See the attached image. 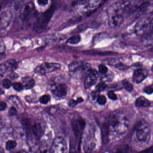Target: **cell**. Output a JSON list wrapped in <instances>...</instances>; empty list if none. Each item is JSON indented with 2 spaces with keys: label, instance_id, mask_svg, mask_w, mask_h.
<instances>
[{
  "label": "cell",
  "instance_id": "6da1fadb",
  "mask_svg": "<svg viewBox=\"0 0 153 153\" xmlns=\"http://www.w3.org/2000/svg\"><path fill=\"white\" fill-rule=\"evenodd\" d=\"M108 127H111V129L119 135L124 134L128 129V120L120 114L116 113L112 114L106 123Z\"/></svg>",
  "mask_w": 153,
  "mask_h": 153
},
{
  "label": "cell",
  "instance_id": "7a4b0ae2",
  "mask_svg": "<svg viewBox=\"0 0 153 153\" xmlns=\"http://www.w3.org/2000/svg\"><path fill=\"white\" fill-rule=\"evenodd\" d=\"M68 70L71 76L81 79L91 70V65L85 62L74 61L69 65Z\"/></svg>",
  "mask_w": 153,
  "mask_h": 153
},
{
  "label": "cell",
  "instance_id": "3957f363",
  "mask_svg": "<svg viewBox=\"0 0 153 153\" xmlns=\"http://www.w3.org/2000/svg\"><path fill=\"white\" fill-rule=\"evenodd\" d=\"M136 136L139 141L147 142L150 138V128L148 123L144 120L140 121L136 126Z\"/></svg>",
  "mask_w": 153,
  "mask_h": 153
},
{
  "label": "cell",
  "instance_id": "277c9868",
  "mask_svg": "<svg viewBox=\"0 0 153 153\" xmlns=\"http://www.w3.org/2000/svg\"><path fill=\"white\" fill-rule=\"evenodd\" d=\"M55 10V6L52 5L50 8L42 14L35 24L34 28L37 32L44 29L50 22Z\"/></svg>",
  "mask_w": 153,
  "mask_h": 153
},
{
  "label": "cell",
  "instance_id": "5b68a950",
  "mask_svg": "<svg viewBox=\"0 0 153 153\" xmlns=\"http://www.w3.org/2000/svg\"><path fill=\"white\" fill-rule=\"evenodd\" d=\"M134 31L138 36H143L152 32V18H144L140 20L135 25Z\"/></svg>",
  "mask_w": 153,
  "mask_h": 153
},
{
  "label": "cell",
  "instance_id": "8992f818",
  "mask_svg": "<svg viewBox=\"0 0 153 153\" xmlns=\"http://www.w3.org/2000/svg\"><path fill=\"white\" fill-rule=\"evenodd\" d=\"M129 1H119L113 3L107 9V12L109 16L114 15H121L129 7Z\"/></svg>",
  "mask_w": 153,
  "mask_h": 153
},
{
  "label": "cell",
  "instance_id": "52a82bcc",
  "mask_svg": "<svg viewBox=\"0 0 153 153\" xmlns=\"http://www.w3.org/2000/svg\"><path fill=\"white\" fill-rule=\"evenodd\" d=\"M68 145L62 137H56L51 147V153H68Z\"/></svg>",
  "mask_w": 153,
  "mask_h": 153
},
{
  "label": "cell",
  "instance_id": "ba28073f",
  "mask_svg": "<svg viewBox=\"0 0 153 153\" xmlns=\"http://www.w3.org/2000/svg\"><path fill=\"white\" fill-rule=\"evenodd\" d=\"M44 128L43 125L39 122H35L29 125L28 133L29 137H33L34 140H37L43 135Z\"/></svg>",
  "mask_w": 153,
  "mask_h": 153
},
{
  "label": "cell",
  "instance_id": "9c48e42d",
  "mask_svg": "<svg viewBox=\"0 0 153 153\" xmlns=\"http://www.w3.org/2000/svg\"><path fill=\"white\" fill-rule=\"evenodd\" d=\"M61 66L57 63L45 62L37 66L35 70L36 73L39 75H43L59 69Z\"/></svg>",
  "mask_w": 153,
  "mask_h": 153
},
{
  "label": "cell",
  "instance_id": "30bf717a",
  "mask_svg": "<svg viewBox=\"0 0 153 153\" xmlns=\"http://www.w3.org/2000/svg\"><path fill=\"white\" fill-rule=\"evenodd\" d=\"M98 74L95 70L91 69L87 74L84 81V87L86 89L89 88L94 85L97 81Z\"/></svg>",
  "mask_w": 153,
  "mask_h": 153
},
{
  "label": "cell",
  "instance_id": "8fae6325",
  "mask_svg": "<svg viewBox=\"0 0 153 153\" xmlns=\"http://www.w3.org/2000/svg\"><path fill=\"white\" fill-rule=\"evenodd\" d=\"M34 10V5L32 1L25 3L21 8L19 17L22 20H25L33 13Z\"/></svg>",
  "mask_w": 153,
  "mask_h": 153
},
{
  "label": "cell",
  "instance_id": "7c38bea8",
  "mask_svg": "<svg viewBox=\"0 0 153 153\" xmlns=\"http://www.w3.org/2000/svg\"><path fill=\"white\" fill-rule=\"evenodd\" d=\"M52 92L56 96L62 97L67 94V87L63 84H55L51 87Z\"/></svg>",
  "mask_w": 153,
  "mask_h": 153
},
{
  "label": "cell",
  "instance_id": "4fadbf2b",
  "mask_svg": "<svg viewBox=\"0 0 153 153\" xmlns=\"http://www.w3.org/2000/svg\"><path fill=\"white\" fill-rule=\"evenodd\" d=\"M123 21V17L122 15H114L109 16L108 24L111 28L116 29L120 26Z\"/></svg>",
  "mask_w": 153,
  "mask_h": 153
},
{
  "label": "cell",
  "instance_id": "5bb4252c",
  "mask_svg": "<svg viewBox=\"0 0 153 153\" xmlns=\"http://www.w3.org/2000/svg\"><path fill=\"white\" fill-rule=\"evenodd\" d=\"M148 75L147 70L144 69H139L137 70L133 74V80L136 83H140L147 77Z\"/></svg>",
  "mask_w": 153,
  "mask_h": 153
},
{
  "label": "cell",
  "instance_id": "9a60e30c",
  "mask_svg": "<svg viewBox=\"0 0 153 153\" xmlns=\"http://www.w3.org/2000/svg\"><path fill=\"white\" fill-rule=\"evenodd\" d=\"M139 9L143 13L147 14L153 13V1H147L143 2L140 5Z\"/></svg>",
  "mask_w": 153,
  "mask_h": 153
},
{
  "label": "cell",
  "instance_id": "2e32d148",
  "mask_svg": "<svg viewBox=\"0 0 153 153\" xmlns=\"http://www.w3.org/2000/svg\"><path fill=\"white\" fill-rule=\"evenodd\" d=\"M22 84L25 89H31L35 85V81L31 77L26 76L22 79Z\"/></svg>",
  "mask_w": 153,
  "mask_h": 153
},
{
  "label": "cell",
  "instance_id": "e0dca14e",
  "mask_svg": "<svg viewBox=\"0 0 153 153\" xmlns=\"http://www.w3.org/2000/svg\"><path fill=\"white\" fill-rule=\"evenodd\" d=\"M135 105L137 107H146L150 105V102L144 97H140L136 100Z\"/></svg>",
  "mask_w": 153,
  "mask_h": 153
},
{
  "label": "cell",
  "instance_id": "ac0fdd59",
  "mask_svg": "<svg viewBox=\"0 0 153 153\" xmlns=\"http://www.w3.org/2000/svg\"><path fill=\"white\" fill-rule=\"evenodd\" d=\"M36 153H51V148L49 147L47 144L43 143L39 146Z\"/></svg>",
  "mask_w": 153,
  "mask_h": 153
},
{
  "label": "cell",
  "instance_id": "d6986e66",
  "mask_svg": "<svg viewBox=\"0 0 153 153\" xmlns=\"http://www.w3.org/2000/svg\"><path fill=\"white\" fill-rule=\"evenodd\" d=\"M114 153H131V149L128 145L124 144L116 149Z\"/></svg>",
  "mask_w": 153,
  "mask_h": 153
},
{
  "label": "cell",
  "instance_id": "ffe728a7",
  "mask_svg": "<svg viewBox=\"0 0 153 153\" xmlns=\"http://www.w3.org/2000/svg\"><path fill=\"white\" fill-rule=\"evenodd\" d=\"M81 37L80 36L76 35L70 37L68 40H67L66 43L70 44L75 45L78 43L80 41Z\"/></svg>",
  "mask_w": 153,
  "mask_h": 153
},
{
  "label": "cell",
  "instance_id": "44dd1931",
  "mask_svg": "<svg viewBox=\"0 0 153 153\" xmlns=\"http://www.w3.org/2000/svg\"><path fill=\"white\" fill-rule=\"evenodd\" d=\"M7 67V69H10L11 70H14L17 67L16 62L14 60H10V61H8L5 63Z\"/></svg>",
  "mask_w": 153,
  "mask_h": 153
},
{
  "label": "cell",
  "instance_id": "7402d4cb",
  "mask_svg": "<svg viewBox=\"0 0 153 153\" xmlns=\"http://www.w3.org/2000/svg\"><path fill=\"white\" fill-rule=\"evenodd\" d=\"M17 143L14 140H9L7 141L6 144V148L7 150H11L16 147Z\"/></svg>",
  "mask_w": 153,
  "mask_h": 153
},
{
  "label": "cell",
  "instance_id": "603a6c76",
  "mask_svg": "<svg viewBox=\"0 0 153 153\" xmlns=\"http://www.w3.org/2000/svg\"><path fill=\"white\" fill-rule=\"evenodd\" d=\"M106 85L105 83L103 82H100L98 83L96 87V91L98 93H100L102 91H104L106 88Z\"/></svg>",
  "mask_w": 153,
  "mask_h": 153
},
{
  "label": "cell",
  "instance_id": "cb8c5ba5",
  "mask_svg": "<svg viewBox=\"0 0 153 153\" xmlns=\"http://www.w3.org/2000/svg\"><path fill=\"white\" fill-rule=\"evenodd\" d=\"M51 100V97L49 95H44L41 97L40 99V102L41 103L43 104H46L50 102Z\"/></svg>",
  "mask_w": 153,
  "mask_h": 153
},
{
  "label": "cell",
  "instance_id": "d4e9b609",
  "mask_svg": "<svg viewBox=\"0 0 153 153\" xmlns=\"http://www.w3.org/2000/svg\"><path fill=\"white\" fill-rule=\"evenodd\" d=\"M123 85L124 86V88L128 91H131L133 89V87L132 84L127 80H124L123 82Z\"/></svg>",
  "mask_w": 153,
  "mask_h": 153
},
{
  "label": "cell",
  "instance_id": "484cf974",
  "mask_svg": "<svg viewBox=\"0 0 153 153\" xmlns=\"http://www.w3.org/2000/svg\"><path fill=\"white\" fill-rule=\"evenodd\" d=\"M12 87L13 88L17 91H20L24 89L23 85L19 82H15L12 84Z\"/></svg>",
  "mask_w": 153,
  "mask_h": 153
},
{
  "label": "cell",
  "instance_id": "4316f807",
  "mask_svg": "<svg viewBox=\"0 0 153 153\" xmlns=\"http://www.w3.org/2000/svg\"><path fill=\"white\" fill-rule=\"evenodd\" d=\"M2 84L3 86L7 89L10 88L11 86L12 85L11 81L7 79H3L2 81Z\"/></svg>",
  "mask_w": 153,
  "mask_h": 153
},
{
  "label": "cell",
  "instance_id": "83f0119b",
  "mask_svg": "<svg viewBox=\"0 0 153 153\" xmlns=\"http://www.w3.org/2000/svg\"><path fill=\"white\" fill-rule=\"evenodd\" d=\"M97 102L98 103L101 105H104L106 102V98L104 96L100 95L98 97Z\"/></svg>",
  "mask_w": 153,
  "mask_h": 153
},
{
  "label": "cell",
  "instance_id": "f1b7e54d",
  "mask_svg": "<svg viewBox=\"0 0 153 153\" xmlns=\"http://www.w3.org/2000/svg\"><path fill=\"white\" fill-rule=\"evenodd\" d=\"M98 69L99 71L101 72L102 74H106L108 71V68L105 65H103V64H100L98 67Z\"/></svg>",
  "mask_w": 153,
  "mask_h": 153
},
{
  "label": "cell",
  "instance_id": "f546056e",
  "mask_svg": "<svg viewBox=\"0 0 153 153\" xmlns=\"http://www.w3.org/2000/svg\"><path fill=\"white\" fill-rule=\"evenodd\" d=\"M17 114V110L15 107H11L10 108L8 111L9 116H13L16 115Z\"/></svg>",
  "mask_w": 153,
  "mask_h": 153
},
{
  "label": "cell",
  "instance_id": "4dcf8cb0",
  "mask_svg": "<svg viewBox=\"0 0 153 153\" xmlns=\"http://www.w3.org/2000/svg\"><path fill=\"white\" fill-rule=\"evenodd\" d=\"M107 95H108V97H109V98H110V99H111V100H117V96H116V95L114 94V92H113V91H109V92H108Z\"/></svg>",
  "mask_w": 153,
  "mask_h": 153
},
{
  "label": "cell",
  "instance_id": "1f68e13d",
  "mask_svg": "<svg viewBox=\"0 0 153 153\" xmlns=\"http://www.w3.org/2000/svg\"><path fill=\"white\" fill-rule=\"evenodd\" d=\"M78 102L76 100H73V99H71V100H70L68 102V105L70 107H74L76 106L78 104Z\"/></svg>",
  "mask_w": 153,
  "mask_h": 153
},
{
  "label": "cell",
  "instance_id": "d6a6232c",
  "mask_svg": "<svg viewBox=\"0 0 153 153\" xmlns=\"http://www.w3.org/2000/svg\"><path fill=\"white\" fill-rule=\"evenodd\" d=\"M144 92L148 94H151L153 93V87L152 86L146 87L144 89Z\"/></svg>",
  "mask_w": 153,
  "mask_h": 153
},
{
  "label": "cell",
  "instance_id": "836d02e7",
  "mask_svg": "<svg viewBox=\"0 0 153 153\" xmlns=\"http://www.w3.org/2000/svg\"><path fill=\"white\" fill-rule=\"evenodd\" d=\"M0 71H1V75H2V74H4L6 71H7V67H6V65L5 63H3L1 65V67H0Z\"/></svg>",
  "mask_w": 153,
  "mask_h": 153
},
{
  "label": "cell",
  "instance_id": "e575fe53",
  "mask_svg": "<svg viewBox=\"0 0 153 153\" xmlns=\"http://www.w3.org/2000/svg\"><path fill=\"white\" fill-rule=\"evenodd\" d=\"M138 153H153V146L145 149V150H142Z\"/></svg>",
  "mask_w": 153,
  "mask_h": 153
},
{
  "label": "cell",
  "instance_id": "d590c367",
  "mask_svg": "<svg viewBox=\"0 0 153 153\" xmlns=\"http://www.w3.org/2000/svg\"><path fill=\"white\" fill-rule=\"evenodd\" d=\"M7 104L4 102H1L0 103V110L1 111H4L7 108Z\"/></svg>",
  "mask_w": 153,
  "mask_h": 153
},
{
  "label": "cell",
  "instance_id": "8d00e7d4",
  "mask_svg": "<svg viewBox=\"0 0 153 153\" xmlns=\"http://www.w3.org/2000/svg\"><path fill=\"white\" fill-rule=\"evenodd\" d=\"M38 4L40 5L43 6V5H46L48 2V1H45V0H43V1H37Z\"/></svg>",
  "mask_w": 153,
  "mask_h": 153
},
{
  "label": "cell",
  "instance_id": "74e56055",
  "mask_svg": "<svg viewBox=\"0 0 153 153\" xmlns=\"http://www.w3.org/2000/svg\"><path fill=\"white\" fill-rule=\"evenodd\" d=\"M11 153H27V152L25 150H20V151H17V152H12Z\"/></svg>",
  "mask_w": 153,
  "mask_h": 153
},
{
  "label": "cell",
  "instance_id": "f35d334b",
  "mask_svg": "<svg viewBox=\"0 0 153 153\" xmlns=\"http://www.w3.org/2000/svg\"><path fill=\"white\" fill-rule=\"evenodd\" d=\"M77 101L79 103H81L82 102H83L84 100H83V98H81V97H79V98H78L77 99Z\"/></svg>",
  "mask_w": 153,
  "mask_h": 153
},
{
  "label": "cell",
  "instance_id": "ab89813d",
  "mask_svg": "<svg viewBox=\"0 0 153 153\" xmlns=\"http://www.w3.org/2000/svg\"><path fill=\"white\" fill-rule=\"evenodd\" d=\"M151 71L153 72V65L152 66V68H151Z\"/></svg>",
  "mask_w": 153,
  "mask_h": 153
}]
</instances>
